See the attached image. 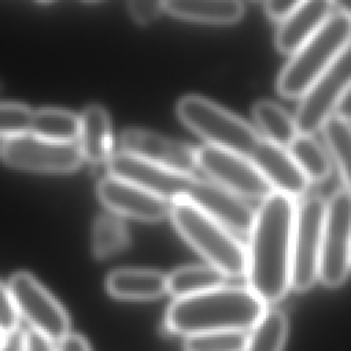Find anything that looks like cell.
I'll return each mask as SVG.
<instances>
[{
  "label": "cell",
  "instance_id": "1",
  "mask_svg": "<svg viewBox=\"0 0 351 351\" xmlns=\"http://www.w3.org/2000/svg\"><path fill=\"white\" fill-rule=\"evenodd\" d=\"M293 199L278 192L262 200L250 229L248 289L263 303L282 299L291 287Z\"/></svg>",
  "mask_w": 351,
  "mask_h": 351
},
{
  "label": "cell",
  "instance_id": "2",
  "mask_svg": "<svg viewBox=\"0 0 351 351\" xmlns=\"http://www.w3.org/2000/svg\"><path fill=\"white\" fill-rule=\"evenodd\" d=\"M265 304L241 287H218L211 291L176 299L166 311L165 328L174 335L191 336L208 332L252 328Z\"/></svg>",
  "mask_w": 351,
  "mask_h": 351
},
{
  "label": "cell",
  "instance_id": "3",
  "mask_svg": "<svg viewBox=\"0 0 351 351\" xmlns=\"http://www.w3.org/2000/svg\"><path fill=\"white\" fill-rule=\"evenodd\" d=\"M351 18L346 8L335 5L322 26L298 48L277 78V90L284 97H300L348 48Z\"/></svg>",
  "mask_w": 351,
  "mask_h": 351
},
{
  "label": "cell",
  "instance_id": "4",
  "mask_svg": "<svg viewBox=\"0 0 351 351\" xmlns=\"http://www.w3.org/2000/svg\"><path fill=\"white\" fill-rule=\"evenodd\" d=\"M170 217L178 233L225 277H241L247 271V252L222 223L186 199L170 202Z\"/></svg>",
  "mask_w": 351,
  "mask_h": 351
},
{
  "label": "cell",
  "instance_id": "5",
  "mask_svg": "<svg viewBox=\"0 0 351 351\" xmlns=\"http://www.w3.org/2000/svg\"><path fill=\"white\" fill-rule=\"evenodd\" d=\"M176 111L182 123L210 147L250 156L261 140L258 132L244 119L203 96H182Z\"/></svg>",
  "mask_w": 351,
  "mask_h": 351
},
{
  "label": "cell",
  "instance_id": "6",
  "mask_svg": "<svg viewBox=\"0 0 351 351\" xmlns=\"http://www.w3.org/2000/svg\"><path fill=\"white\" fill-rule=\"evenodd\" d=\"M325 204L321 196L311 195L295 207L291 287L299 292L310 289L318 278Z\"/></svg>",
  "mask_w": 351,
  "mask_h": 351
},
{
  "label": "cell",
  "instance_id": "7",
  "mask_svg": "<svg viewBox=\"0 0 351 351\" xmlns=\"http://www.w3.org/2000/svg\"><path fill=\"white\" fill-rule=\"evenodd\" d=\"M351 200L347 188L336 191L325 204L318 278L329 288L340 287L350 270Z\"/></svg>",
  "mask_w": 351,
  "mask_h": 351
},
{
  "label": "cell",
  "instance_id": "8",
  "mask_svg": "<svg viewBox=\"0 0 351 351\" xmlns=\"http://www.w3.org/2000/svg\"><path fill=\"white\" fill-rule=\"evenodd\" d=\"M18 315L49 341H59L70 328V319L62 304L29 273H15L8 285Z\"/></svg>",
  "mask_w": 351,
  "mask_h": 351
},
{
  "label": "cell",
  "instance_id": "9",
  "mask_svg": "<svg viewBox=\"0 0 351 351\" xmlns=\"http://www.w3.org/2000/svg\"><path fill=\"white\" fill-rule=\"evenodd\" d=\"M350 90L348 48L300 96L293 122L299 134L311 136L335 114L340 100Z\"/></svg>",
  "mask_w": 351,
  "mask_h": 351
},
{
  "label": "cell",
  "instance_id": "10",
  "mask_svg": "<svg viewBox=\"0 0 351 351\" xmlns=\"http://www.w3.org/2000/svg\"><path fill=\"white\" fill-rule=\"evenodd\" d=\"M197 169L239 197L266 199L273 188L248 156L204 145L196 149Z\"/></svg>",
  "mask_w": 351,
  "mask_h": 351
},
{
  "label": "cell",
  "instance_id": "11",
  "mask_svg": "<svg viewBox=\"0 0 351 351\" xmlns=\"http://www.w3.org/2000/svg\"><path fill=\"white\" fill-rule=\"evenodd\" d=\"M0 156L10 166L44 173H69L82 163L78 144L53 143L33 134L4 140Z\"/></svg>",
  "mask_w": 351,
  "mask_h": 351
},
{
  "label": "cell",
  "instance_id": "12",
  "mask_svg": "<svg viewBox=\"0 0 351 351\" xmlns=\"http://www.w3.org/2000/svg\"><path fill=\"white\" fill-rule=\"evenodd\" d=\"M106 165L108 176L134 184L167 202L185 199L195 181L193 174L177 173L123 151L112 154Z\"/></svg>",
  "mask_w": 351,
  "mask_h": 351
},
{
  "label": "cell",
  "instance_id": "13",
  "mask_svg": "<svg viewBox=\"0 0 351 351\" xmlns=\"http://www.w3.org/2000/svg\"><path fill=\"white\" fill-rule=\"evenodd\" d=\"M121 145L123 152L177 173L193 174L197 169L196 149L151 130L125 129Z\"/></svg>",
  "mask_w": 351,
  "mask_h": 351
},
{
  "label": "cell",
  "instance_id": "14",
  "mask_svg": "<svg viewBox=\"0 0 351 351\" xmlns=\"http://www.w3.org/2000/svg\"><path fill=\"white\" fill-rule=\"evenodd\" d=\"M96 193L111 211L138 221H160L170 213V202L112 176L99 181Z\"/></svg>",
  "mask_w": 351,
  "mask_h": 351
},
{
  "label": "cell",
  "instance_id": "15",
  "mask_svg": "<svg viewBox=\"0 0 351 351\" xmlns=\"http://www.w3.org/2000/svg\"><path fill=\"white\" fill-rule=\"evenodd\" d=\"M185 199L225 228L250 233L255 211L241 197L214 181L195 177Z\"/></svg>",
  "mask_w": 351,
  "mask_h": 351
},
{
  "label": "cell",
  "instance_id": "16",
  "mask_svg": "<svg viewBox=\"0 0 351 351\" xmlns=\"http://www.w3.org/2000/svg\"><path fill=\"white\" fill-rule=\"evenodd\" d=\"M274 192L291 199L302 196L310 181L289 155L288 149L266 140H259L248 156Z\"/></svg>",
  "mask_w": 351,
  "mask_h": 351
},
{
  "label": "cell",
  "instance_id": "17",
  "mask_svg": "<svg viewBox=\"0 0 351 351\" xmlns=\"http://www.w3.org/2000/svg\"><path fill=\"white\" fill-rule=\"evenodd\" d=\"M336 3L328 0L300 1L298 7L280 22L276 33V47L281 53L292 55L326 21Z\"/></svg>",
  "mask_w": 351,
  "mask_h": 351
},
{
  "label": "cell",
  "instance_id": "18",
  "mask_svg": "<svg viewBox=\"0 0 351 351\" xmlns=\"http://www.w3.org/2000/svg\"><path fill=\"white\" fill-rule=\"evenodd\" d=\"M78 119V148L82 159L92 163L107 162L112 155V132L106 108L100 104H90L85 107Z\"/></svg>",
  "mask_w": 351,
  "mask_h": 351
},
{
  "label": "cell",
  "instance_id": "19",
  "mask_svg": "<svg viewBox=\"0 0 351 351\" xmlns=\"http://www.w3.org/2000/svg\"><path fill=\"white\" fill-rule=\"evenodd\" d=\"M107 292L123 300H152L166 292V276L149 269H117L107 276Z\"/></svg>",
  "mask_w": 351,
  "mask_h": 351
},
{
  "label": "cell",
  "instance_id": "20",
  "mask_svg": "<svg viewBox=\"0 0 351 351\" xmlns=\"http://www.w3.org/2000/svg\"><path fill=\"white\" fill-rule=\"evenodd\" d=\"M163 8L181 19L214 25L234 23L244 15L237 0H165Z\"/></svg>",
  "mask_w": 351,
  "mask_h": 351
},
{
  "label": "cell",
  "instance_id": "21",
  "mask_svg": "<svg viewBox=\"0 0 351 351\" xmlns=\"http://www.w3.org/2000/svg\"><path fill=\"white\" fill-rule=\"evenodd\" d=\"M225 281L226 277L213 266H184L166 276V292L182 299L222 287Z\"/></svg>",
  "mask_w": 351,
  "mask_h": 351
},
{
  "label": "cell",
  "instance_id": "22",
  "mask_svg": "<svg viewBox=\"0 0 351 351\" xmlns=\"http://www.w3.org/2000/svg\"><path fill=\"white\" fill-rule=\"evenodd\" d=\"M80 119L75 114L60 108H41L33 112L30 133L53 143H75Z\"/></svg>",
  "mask_w": 351,
  "mask_h": 351
},
{
  "label": "cell",
  "instance_id": "23",
  "mask_svg": "<svg viewBox=\"0 0 351 351\" xmlns=\"http://www.w3.org/2000/svg\"><path fill=\"white\" fill-rule=\"evenodd\" d=\"M252 115L265 140L276 145L287 148L299 134L293 118L274 101L259 100L252 107Z\"/></svg>",
  "mask_w": 351,
  "mask_h": 351
},
{
  "label": "cell",
  "instance_id": "24",
  "mask_svg": "<svg viewBox=\"0 0 351 351\" xmlns=\"http://www.w3.org/2000/svg\"><path fill=\"white\" fill-rule=\"evenodd\" d=\"M287 336V315L281 310H265L251 328L244 351H282Z\"/></svg>",
  "mask_w": 351,
  "mask_h": 351
},
{
  "label": "cell",
  "instance_id": "25",
  "mask_svg": "<svg viewBox=\"0 0 351 351\" xmlns=\"http://www.w3.org/2000/svg\"><path fill=\"white\" fill-rule=\"evenodd\" d=\"M287 149L308 181H324L329 177L332 162L311 136L298 134Z\"/></svg>",
  "mask_w": 351,
  "mask_h": 351
},
{
  "label": "cell",
  "instance_id": "26",
  "mask_svg": "<svg viewBox=\"0 0 351 351\" xmlns=\"http://www.w3.org/2000/svg\"><path fill=\"white\" fill-rule=\"evenodd\" d=\"M324 138L328 145L329 154L337 166L343 188L350 186V145L351 130L350 121L339 114L330 115L322 125Z\"/></svg>",
  "mask_w": 351,
  "mask_h": 351
},
{
  "label": "cell",
  "instance_id": "27",
  "mask_svg": "<svg viewBox=\"0 0 351 351\" xmlns=\"http://www.w3.org/2000/svg\"><path fill=\"white\" fill-rule=\"evenodd\" d=\"M129 243L125 223L115 215L103 214L92 228V251L96 258H107L122 251Z\"/></svg>",
  "mask_w": 351,
  "mask_h": 351
},
{
  "label": "cell",
  "instance_id": "28",
  "mask_svg": "<svg viewBox=\"0 0 351 351\" xmlns=\"http://www.w3.org/2000/svg\"><path fill=\"white\" fill-rule=\"evenodd\" d=\"M247 335L244 330H223L197 333L185 337V351H244Z\"/></svg>",
  "mask_w": 351,
  "mask_h": 351
},
{
  "label": "cell",
  "instance_id": "29",
  "mask_svg": "<svg viewBox=\"0 0 351 351\" xmlns=\"http://www.w3.org/2000/svg\"><path fill=\"white\" fill-rule=\"evenodd\" d=\"M33 111L18 103H0V137L5 140L30 132Z\"/></svg>",
  "mask_w": 351,
  "mask_h": 351
},
{
  "label": "cell",
  "instance_id": "30",
  "mask_svg": "<svg viewBox=\"0 0 351 351\" xmlns=\"http://www.w3.org/2000/svg\"><path fill=\"white\" fill-rule=\"evenodd\" d=\"M18 311L8 288L0 281V333L3 336L18 329Z\"/></svg>",
  "mask_w": 351,
  "mask_h": 351
},
{
  "label": "cell",
  "instance_id": "31",
  "mask_svg": "<svg viewBox=\"0 0 351 351\" xmlns=\"http://www.w3.org/2000/svg\"><path fill=\"white\" fill-rule=\"evenodd\" d=\"M130 16L140 25H147L159 18L165 11L163 1L158 0H132L128 1Z\"/></svg>",
  "mask_w": 351,
  "mask_h": 351
},
{
  "label": "cell",
  "instance_id": "32",
  "mask_svg": "<svg viewBox=\"0 0 351 351\" xmlns=\"http://www.w3.org/2000/svg\"><path fill=\"white\" fill-rule=\"evenodd\" d=\"M299 0H269L265 1L263 7L266 14L273 19V21H284L299 4Z\"/></svg>",
  "mask_w": 351,
  "mask_h": 351
},
{
  "label": "cell",
  "instance_id": "33",
  "mask_svg": "<svg viewBox=\"0 0 351 351\" xmlns=\"http://www.w3.org/2000/svg\"><path fill=\"white\" fill-rule=\"evenodd\" d=\"M56 351H90L88 341L77 333H67L62 340L58 341Z\"/></svg>",
  "mask_w": 351,
  "mask_h": 351
},
{
  "label": "cell",
  "instance_id": "34",
  "mask_svg": "<svg viewBox=\"0 0 351 351\" xmlns=\"http://www.w3.org/2000/svg\"><path fill=\"white\" fill-rule=\"evenodd\" d=\"M0 351H26V333L23 330H14L4 336Z\"/></svg>",
  "mask_w": 351,
  "mask_h": 351
},
{
  "label": "cell",
  "instance_id": "35",
  "mask_svg": "<svg viewBox=\"0 0 351 351\" xmlns=\"http://www.w3.org/2000/svg\"><path fill=\"white\" fill-rule=\"evenodd\" d=\"M26 351H56L53 343L36 332L26 333Z\"/></svg>",
  "mask_w": 351,
  "mask_h": 351
},
{
  "label": "cell",
  "instance_id": "36",
  "mask_svg": "<svg viewBox=\"0 0 351 351\" xmlns=\"http://www.w3.org/2000/svg\"><path fill=\"white\" fill-rule=\"evenodd\" d=\"M3 339H4V336L0 333V344H1V341H3Z\"/></svg>",
  "mask_w": 351,
  "mask_h": 351
}]
</instances>
